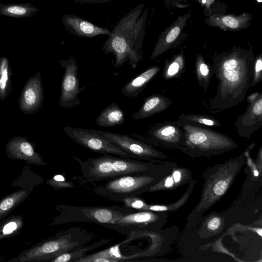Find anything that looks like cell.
<instances>
[{"label":"cell","mask_w":262,"mask_h":262,"mask_svg":"<svg viewBox=\"0 0 262 262\" xmlns=\"http://www.w3.org/2000/svg\"><path fill=\"white\" fill-rule=\"evenodd\" d=\"M74 158L79 163L83 178L90 182L109 180L130 174L170 172L178 166L169 161L153 162L108 154L84 161L75 156Z\"/></svg>","instance_id":"3957f363"},{"label":"cell","mask_w":262,"mask_h":262,"mask_svg":"<svg viewBox=\"0 0 262 262\" xmlns=\"http://www.w3.org/2000/svg\"><path fill=\"white\" fill-rule=\"evenodd\" d=\"M33 189V186L23 188L3 198L0 200V220L8 215L24 202Z\"/></svg>","instance_id":"603a6c76"},{"label":"cell","mask_w":262,"mask_h":262,"mask_svg":"<svg viewBox=\"0 0 262 262\" xmlns=\"http://www.w3.org/2000/svg\"><path fill=\"white\" fill-rule=\"evenodd\" d=\"M65 29L79 37L93 38L100 35H109L107 28L96 25L89 20L73 14H65L61 19Z\"/></svg>","instance_id":"2e32d148"},{"label":"cell","mask_w":262,"mask_h":262,"mask_svg":"<svg viewBox=\"0 0 262 262\" xmlns=\"http://www.w3.org/2000/svg\"><path fill=\"white\" fill-rule=\"evenodd\" d=\"M191 16L190 11L178 17L159 35L158 39L150 56L154 60L172 48H176L185 38L183 33L187 22Z\"/></svg>","instance_id":"9a60e30c"},{"label":"cell","mask_w":262,"mask_h":262,"mask_svg":"<svg viewBox=\"0 0 262 262\" xmlns=\"http://www.w3.org/2000/svg\"><path fill=\"white\" fill-rule=\"evenodd\" d=\"M18 151V152H12L11 158L23 160L32 164L47 165L41 157L34 152L32 145L28 142H22L19 146Z\"/></svg>","instance_id":"f1b7e54d"},{"label":"cell","mask_w":262,"mask_h":262,"mask_svg":"<svg viewBox=\"0 0 262 262\" xmlns=\"http://www.w3.org/2000/svg\"><path fill=\"white\" fill-rule=\"evenodd\" d=\"M172 101L163 95L156 93L144 99L139 110L133 114L131 118L140 120L146 118L167 110Z\"/></svg>","instance_id":"d6986e66"},{"label":"cell","mask_w":262,"mask_h":262,"mask_svg":"<svg viewBox=\"0 0 262 262\" xmlns=\"http://www.w3.org/2000/svg\"><path fill=\"white\" fill-rule=\"evenodd\" d=\"M178 119L191 124L200 126L219 127L221 125L219 120L213 116L206 114H182L179 116Z\"/></svg>","instance_id":"f546056e"},{"label":"cell","mask_w":262,"mask_h":262,"mask_svg":"<svg viewBox=\"0 0 262 262\" xmlns=\"http://www.w3.org/2000/svg\"><path fill=\"white\" fill-rule=\"evenodd\" d=\"M144 7V4H139L122 17L102 47L105 54L114 55L115 68L128 61L134 69L143 59L142 43L148 10L146 8L143 11Z\"/></svg>","instance_id":"7a4b0ae2"},{"label":"cell","mask_w":262,"mask_h":262,"mask_svg":"<svg viewBox=\"0 0 262 262\" xmlns=\"http://www.w3.org/2000/svg\"><path fill=\"white\" fill-rule=\"evenodd\" d=\"M76 3L84 4H103L115 0H71Z\"/></svg>","instance_id":"d590c367"},{"label":"cell","mask_w":262,"mask_h":262,"mask_svg":"<svg viewBox=\"0 0 262 262\" xmlns=\"http://www.w3.org/2000/svg\"><path fill=\"white\" fill-rule=\"evenodd\" d=\"M164 4L167 9L172 8H184L189 6L187 4V0H164Z\"/></svg>","instance_id":"836d02e7"},{"label":"cell","mask_w":262,"mask_h":262,"mask_svg":"<svg viewBox=\"0 0 262 262\" xmlns=\"http://www.w3.org/2000/svg\"><path fill=\"white\" fill-rule=\"evenodd\" d=\"M36 94L32 89L27 90L25 93V98L26 103L29 105L34 104L36 101Z\"/></svg>","instance_id":"e575fe53"},{"label":"cell","mask_w":262,"mask_h":262,"mask_svg":"<svg viewBox=\"0 0 262 262\" xmlns=\"http://www.w3.org/2000/svg\"><path fill=\"white\" fill-rule=\"evenodd\" d=\"M119 147L132 159L161 163L168 157L167 155L156 149L151 145L127 135L119 134L101 130L93 129Z\"/></svg>","instance_id":"30bf717a"},{"label":"cell","mask_w":262,"mask_h":262,"mask_svg":"<svg viewBox=\"0 0 262 262\" xmlns=\"http://www.w3.org/2000/svg\"><path fill=\"white\" fill-rule=\"evenodd\" d=\"M185 49L174 54L169 59H166L162 71V77L165 80L179 79L185 71Z\"/></svg>","instance_id":"7402d4cb"},{"label":"cell","mask_w":262,"mask_h":262,"mask_svg":"<svg viewBox=\"0 0 262 262\" xmlns=\"http://www.w3.org/2000/svg\"><path fill=\"white\" fill-rule=\"evenodd\" d=\"M33 5L29 3H0V15L14 18H28L38 11Z\"/></svg>","instance_id":"cb8c5ba5"},{"label":"cell","mask_w":262,"mask_h":262,"mask_svg":"<svg viewBox=\"0 0 262 262\" xmlns=\"http://www.w3.org/2000/svg\"><path fill=\"white\" fill-rule=\"evenodd\" d=\"M192 179V173L189 169L177 166L170 173L151 186L147 192L173 190L181 186L188 184Z\"/></svg>","instance_id":"ac0fdd59"},{"label":"cell","mask_w":262,"mask_h":262,"mask_svg":"<svg viewBox=\"0 0 262 262\" xmlns=\"http://www.w3.org/2000/svg\"><path fill=\"white\" fill-rule=\"evenodd\" d=\"M178 121L184 135V142L179 150L190 157L209 158L238 147L230 137L209 127L191 124L179 119Z\"/></svg>","instance_id":"5b68a950"},{"label":"cell","mask_w":262,"mask_h":262,"mask_svg":"<svg viewBox=\"0 0 262 262\" xmlns=\"http://www.w3.org/2000/svg\"><path fill=\"white\" fill-rule=\"evenodd\" d=\"M195 73L199 85L204 91H207L213 74L212 66L199 53L196 54L195 59Z\"/></svg>","instance_id":"484cf974"},{"label":"cell","mask_w":262,"mask_h":262,"mask_svg":"<svg viewBox=\"0 0 262 262\" xmlns=\"http://www.w3.org/2000/svg\"><path fill=\"white\" fill-rule=\"evenodd\" d=\"M130 135L154 147L178 149L184 140L183 131L178 120L165 121L150 125L145 135L132 133Z\"/></svg>","instance_id":"8fae6325"},{"label":"cell","mask_w":262,"mask_h":262,"mask_svg":"<svg viewBox=\"0 0 262 262\" xmlns=\"http://www.w3.org/2000/svg\"><path fill=\"white\" fill-rule=\"evenodd\" d=\"M112 239H102L100 241L93 243L92 245L82 247L77 250L65 252L50 260L51 262H69L73 261L85 255V253L94 249L105 245L109 243Z\"/></svg>","instance_id":"83f0119b"},{"label":"cell","mask_w":262,"mask_h":262,"mask_svg":"<svg viewBox=\"0 0 262 262\" xmlns=\"http://www.w3.org/2000/svg\"><path fill=\"white\" fill-rule=\"evenodd\" d=\"M168 216V213L165 212L136 211L123 215L114 224H105L103 226L124 234L155 232L164 226Z\"/></svg>","instance_id":"9c48e42d"},{"label":"cell","mask_w":262,"mask_h":262,"mask_svg":"<svg viewBox=\"0 0 262 262\" xmlns=\"http://www.w3.org/2000/svg\"><path fill=\"white\" fill-rule=\"evenodd\" d=\"M170 172L141 173L127 174L111 179L94 188L99 195L115 201L127 197L139 196Z\"/></svg>","instance_id":"52a82bcc"},{"label":"cell","mask_w":262,"mask_h":262,"mask_svg":"<svg viewBox=\"0 0 262 262\" xmlns=\"http://www.w3.org/2000/svg\"><path fill=\"white\" fill-rule=\"evenodd\" d=\"M57 209L59 213L54 218L52 225L86 222L103 226L114 224L123 215L136 211L126 207L118 206H75L66 204L58 205Z\"/></svg>","instance_id":"ba28073f"},{"label":"cell","mask_w":262,"mask_h":262,"mask_svg":"<svg viewBox=\"0 0 262 262\" xmlns=\"http://www.w3.org/2000/svg\"><path fill=\"white\" fill-rule=\"evenodd\" d=\"M262 80V53L255 57L252 74L249 88L260 83Z\"/></svg>","instance_id":"4dcf8cb0"},{"label":"cell","mask_w":262,"mask_h":262,"mask_svg":"<svg viewBox=\"0 0 262 262\" xmlns=\"http://www.w3.org/2000/svg\"><path fill=\"white\" fill-rule=\"evenodd\" d=\"M160 71L159 66H153L147 68L126 83L122 87L121 93L128 98L138 97Z\"/></svg>","instance_id":"ffe728a7"},{"label":"cell","mask_w":262,"mask_h":262,"mask_svg":"<svg viewBox=\"0 0 262 262\" xmlns=\"http://www.w3.org/2000/svg\"><path fill=\"white\" fill-rule=\"evenodd\" d=\"M92 238L81 229L72 228L23 251L9 261H50L65 252L83 247Z\"/></svg>","instance_id":"8992f818"},{"label":"cell","mask_w":262,"mask_h":262,"mask_svg":"<svg viewBox=\"0 0 262 262\" xmlns=\"http://www.w3.org/2000/svg\"><path fill=\"white\" fill-rule=\"evenodd\" d=\"M199 231L203 237H210L220 233L225 227V221L219 213H212L200 220Z\"/></svg>","instance_id":"d4e9b609"},{"label":"cell","mask_w":262,"mask_h":262,"mask_svg":"<svg viewBox=\"0 0 262 262\" xmlns=\"http://www.w3.org/2000/svg\"><path fill=\"white\" fill-rule=\"evenodd\" d=\"M252 18V15L247 12L237 15L222 14L207 17L205 23L209 26L218 28L225 31L235 32L249 27Z\"/></svg>","instance_id":"e0dca14e"},{"label":"cell","mask_w":262,"mask_h":262,"mask_svg":"<svg viewBox=\"0 0 262 262\" xmlns=\"http://www.w3.org/2000/svg\"><path fill=\"white\" fill-rule=\"evenodd\" d=\"M65 134L84 148L102 155H114L130 158L129 155L107 138L97 134L92 129L65 126Z\"/></svg>","instance_id":"7c38bea8"},{"label":"cell","mask_w":262,"mask_h":262,"mask_svg":"<svg viewBox=\"0 0 262 262\" xmlns=\"http://www.w3.org/2000/svg\"><path fill=\"white\" fill-rule=\"evenodd\" d=\"M248 106L235 122L237 135L249 139L262 126V93L256 92L247 97Z\"/></svg>","instance_id":"5bb4252c"},{"label":"cell","mask_w":262,"mask_h":262,"mask_svg":"<svg viewBox=\"0 0 262 262\" xmlns=\"http://www.w3.org/2000/svg\"><path fill=\"white\" fill-rule=\"evenodd\" d=\"M120 202L125 207L136 211L145 210L147 203L139 196L127 197L122 199Z\"/></svg>","instance_id":"d6a6232c"},{"label":"cell","mask_w":262,"mask_h":262,"mask_svg":"<svg viewBox=\"0 0 262 262\" xmlns=\"http://www.w3.org/2000/svg\"><path fill=\"white\" fill-rule=\"evenodd\" d=\"M54 190L75 188L73 182L67 181L62 174H56L46 181Z\"/></svg>","instance_id":"1f68e13d"},{"label":"cell","mask_w":262,"mask_h":262,"mask_svg":"<svg viewBox=\"0 0 262 262\" xmlns=\"http://www.w3.org/2000/svg\"><path fill=\"white\" fill-rule=\"evenodd\" d=\"M255 56L248 49L234 47L213 55V73L219 80L215 95L206 105L213 114L220 113L243 101L249 88Z\"/></svg>","instance_id":"6da1fadb"},{"label":"cell","mask_w":262,"mask_h":262,"mask_svg":"<svg viewBox=\"0 0 262 262\" xmlns=\"http://www.w3.org/2000/svg\"><path fill=\"white\" fill-rule=\"evenodd\" d=\"M8 80V73L7 69H4L2 72V76L0 79V88L2 89H4L6 85V82Z\"/></svg>","instance_id":"8d00e7d4"},{"label":"cell","mask_w":262,"mask_h":262,"mask_svg":"<svg viewBox=\"0 0 262 262\" xmlns=\"http://www.w3.org/2000/svg\"><path fill=\"white\" fill-rule=\"evenodd\" d=\"M245 164L246 156L242 153L204 172L200 199L188 217L189 227L198 225L203 213L224 196Z\"/></svg>","instance_id":"277c9868"},{"label":"cell","mask_w":262,"mask_h":262,"mask_svg":"<svg viewBox=\"0 0 262 262\" xmlns=\"http://www.w3.org/2000/svg\"><path fill=\"white\" fill-rule=\"evenodd\" d=\"M3 259V258L2 256H0V261H2Z\"/></svg>","instance_id":"74e56055"},{"label":"cell","mask_w":262,"mask_h":262,"mask_svg":"<svg viewBox=\"0 0 262 262\" xmlns=\"http://www.w3.org/2000/svg\"><path fill=\"white\" fill-rule=\"evenodd\" d=\"M125 119L123 110L114 102L104 108L97 116L96 124L104 127H111L122 124Z\"/></svg>","instance_id":"44dd1931"},{"label":"cell","mask_w":262,"mask_h":262,"mask_svg":"<svg viewBox=\"0 0 262 262\" xmlns=\"http://www.w3.org/2000/svg\"><path fill=\"white\" fill-rule=\"evenodd\" d=\"M23 226L24 221L21 215H11L5 219L0 222V241L16 235Z\"/></svg>","instance_id":"4316f807"},{"label":"cell","mask_w":262,"mask_h":262,"mask_svg":"<svg viewBox=\"0 0 262 262\" xmlns=\"http://www.w3.org/2000/svg\"><path fill=\"white\" fill-rule=\"evenodd\" d=\"M258 2L261 3V0H257Z\"/></svg>","instance_id":"f35d334b"},{"label":"cell","mask_w":262,"mask_h":262,"mask_svg":"<svg viewBox=\"0 0 262 262\" xmlns=\"http://www.w3.org/2000/svg\"><path fill=\"white\" fill-rule=\"evenodd\" d=\"M61 67L64 68L60 97V106L63 108H70L77 106L81 103L78 95L85 87L80 88V81L78 78L77 71L79 66L73 57L60 61Z\"/></svg>","instance_id":"4fadbf2b"}]
</instances>
